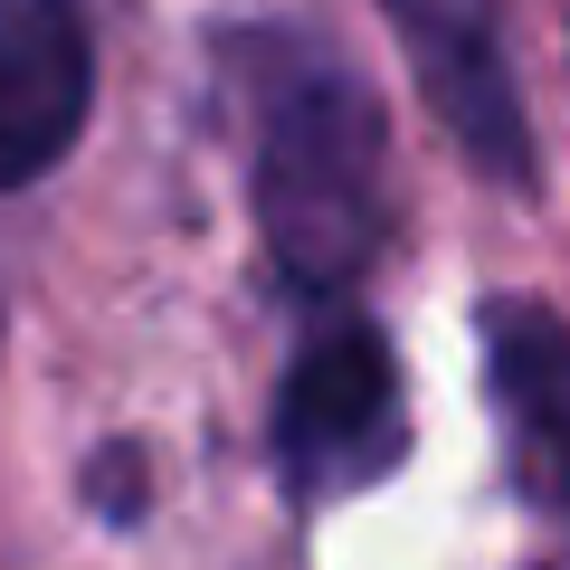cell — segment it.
Wrapping results in <instances>:
<instances>
[{
	"mask_svg": "<svg viewBox=\"0 0 570 570\" xmlns=\"http://www.w3.org/2000/svg\"><path fill=\"white\" fill-rule=\"evenodd\" d=\"M96 105V39L77 0H0V190L67 163Z\"/></svg>",
	"mask_w": 570,
	"mask_h": 570,
	"instance_id": "cell-4",
	"label": "cell"
},
{
	"mask_svg": "<svg viewBox=\"0 0 570 570\" xmlns=\"http://www.w3.org/2000/svg\"><path fill=\"white\" fill-rule=\"evenodd\" d=\"M86 494H96L115 523H134V513H142V456L134 448H105L96 466H86Z\"/></svg>",
	"mask_w": 570,
	"mask_h": 570,
	"instance_id": "cell-6",
	"label": "cell"
},
{
	"mask_svg": "<svg viewBox=\"0 0 570 570\" xmlns=\"http://www.w3.org/2000/svg\"><path fill=\"white\" fill-rule=\"evenodd\" d=\"M400 29L409 67H419L438 124L456 134L475 171L494 181H532V134H523V86H513L504 48V0H381Z\"/></svg>",
	"mask_w": 570,
	"mask_h": 570,
	"instance_id": "cell-3",
	"label": "cell"
},
{
	"mask_svg": "<svg viewBox=\"0 0 570 570\" xmlns=\"http://www.w3.org/2000/svg\"><path fill=\"white\" fill-rule=\"evenodd\" d=\"M485 381L513 428V466L570 532V324L542 305H494L485 314Z\"/></svg>",
	"mask_w": 570,
	"mask_h": 570,
	"instance_id": "cell-5",
	"label": "cell"
},
{
	"mask_svg": "<svg viewBox=\"0 0 570 570\" xmlns=\"http://www.w3.org/2000/svg\"><path fill=\"white\" fill-rule=\"evenodd\" d=\"M409 448L400 409V362L371 324H324L276 390V475L305 504L324 494H362L371 475H390Z\"/></svg>",
	"mask_w": 570,
	"mask_h": 570,
	"instance_id": "cell-2",
	"label": "cell"
},
{
	"mask_svg": "<svg viewBox=\"0 0 570 570\" xmlns=\"http://www.w3.org/2000/svg\"><path fill=\"white\" fill-rule=\"evenodd\" d=\"M247 86V190H257L266 257L295 285L333 295L381 257L390 228V153L371 86L324 39L257 29L238 48Z\"/></svg>",
	"mask_w": 570,
	"mask_h": 570,
	"instance_id": "cell-1",
	"label": "cell"
}]
</instances>
